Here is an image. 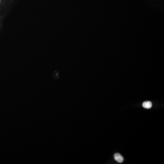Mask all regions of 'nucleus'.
<instances>
[{"label": "nucleus", "instance_id": "obj_2", "mask_svg": "<svg viewBox=\"0 0 164 164\" xmlns=\"http://www.w3.org/2000/svg\"><path fill=\"white\" fill-rule=\"evenodd\" d=\"M142 106L145 109H151L152 106V104L151 101H147L144 102L142 104Z\"/></svg>", "mask_w": 164, "mask_h": 164}, {"label": "nucleus", "instance_id": "obj_1", "mask_svg": "<svg viewBox=\"0 0 164 164\" xmlns=\"http://www.w3.org/2000/svg\"><path fill=\"white\" fill-rule=\"evenodd\" d=\"M114 159L116 162L119 163H122L124 161V157L120 153L115 154L114 155Z\"/></svg>", "mask_w": 164, "mask_h": 164}]
</instances>
